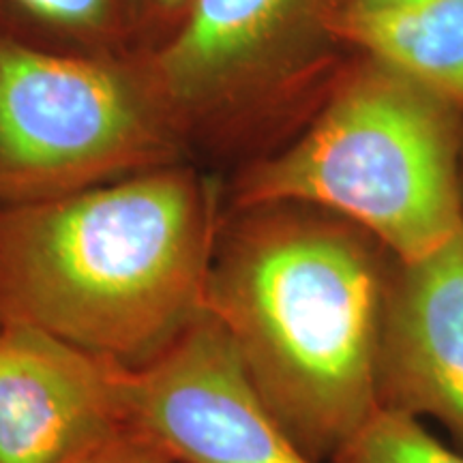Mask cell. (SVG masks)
<instances>
[{
  "label": "cell",
  "mask_w": 463,
  "mask_h": 463,
  "mask_svg": "<svg viewBox=\"0 0 463 463\" xmlns=\"http://www.w3.org/2000/svg\"><path fill=\"white\" fill-rule=\"evenodd\" d=\"M395 256L324 208L223 211L204 311L249 382L314 463L378 412V352Z\"/></svg>",
  "instance_id": "6da1fadb"
},
{
  "label": "cell",
  "mask_w": 463,
  "mask_h": 463,
  "mask_svg": "<svg viewBox=\"0 0 463 463\" xmlns=\"http://www.w3.org/2000/svg\"><path fill=\"white\" fill-rule=\"evenodd\" d=\"M223 217L187 164L0 211V322L136 369L200 320Z\"/></svg>",
  "instance_id": "7a4b0ae2"
},
{
  "label": "cell",
  "mask_w": 463,
  "mask_h": 463,
  "mask_svg": "<svg viewBox=\"0 0 463 463\" xmlns=\"http://www.w3.org/2000/svg\"><path fill=\"white\" fill-rule=\"evenodd\" d=\"M457 109L369 58L335 86L314 123L242 167L223 211L277 202L324 208L412 262L463 228Z\"/></svg>",
  "instance_id": "3957f363"
},
{
  "label": "cell",
  "mask_w": 463,
  "mask_h": 463,
  "mask_svg": "<svg viewBox=\"0 0 463 463\" xmlns=\"http://www.w3.org/2000/svg\"><path fill=\"white\" fill-rule=\"evenodd\" d=\"M140 61L0 37V211L184 164Z\"/></svg>",
  "instance_id": "277c9868"
},
{
  "label": "cell",
  "mask_w": 463,
  "mask_h": 463,
  "mask_svg": "<svg viewBox=\"0 0 463 463\" xmlns=\"http://www.w3.org/2000/svg\"><path fill=\"white\" fill-rule=\"evenodd\" d=\"M328 11V0H194L140 61L187 144L234 148L317 71L335 39Z\"/></svg>",
  "instance_id": "5b68a950"
},
{
  "label": "cell",
  "mask_w": 463,
  "mask_h": 463,
  "mask_svg": "<svg viewBox=\"0 0 463 463\" xmlns=\"http://www.w3.org/2000/svg\"><path fill=\"white\" fill-rule=\"evenodd\" d=\"M114 386L127 425L176 463H314L266 408L208 314L155 361L114 364Z\"/></svg>",
  "instance_id": "8992f818"
},
{
  "label": "cell",
  "mask_w": 463,
  "mask_h": 463,
  "mask_svg": "<svg viewBox=\"0 0 463 463\" xmlns=\"http://www.w3.org/2000/svg\"><path fill=\"white\" fill-rule=\"evenodd\" d=\"M123 427L114 363L0 322V463H65Z\"/></svg>",
  "instance_id": "52a82bcc"
},
{
  "label": "cell",
  "mask_w": 463,
  "mask_h": 463,
  "mask_svg": "<svg viewBox=\"0 0 463 463\" xmlns=\"http://www.w3.org/2000/svg\"><path fill=\"white\" fill-rule=\"evenodd\" d=\"M378 405L439 420L463 453V228L427 256L395 260L380 335Z\"/></svg>",
  "instance_id": "ba28073f"
},
{
  "label": "cell",
  "mask_w": 463,
  "mask_h": 463,
  "mask_svg": "<svg viewBox=\"0 0 463 463\" xmlns=\"http://www.w3.org/2000/svg\"><path fill=\"white\" fill-rule=\"evenodd\" d=\"M337 42L395 69L450 106H463V0H414L397 9L333 11Z\"/></svg>",
  "instance_id": "9c48e42d"
},
{
  "label": "cell",
  "mask_w": 463,
  "mask_h": 463,
  "mask_svg": "<svg viewBox=\"0 0 463 463\" xmlns=\"http://www.w3.org/2000/svg\"><path fill=\"white\" fill-rule=\"evenodd\" d=\"M0 37L90 56L142 52L136 0H0Z\"/></svg>",
  "instance_id": "30bf717a"
},
{
  "label": "cell",
  "mask_w": 463,
  "mask_h": 463,
  "mask_svg": "<svg viewBox=\"0 0 463 463\" xmlns=\"http://www.w3.org/2000/svg\"><path fill=\"white\" fill-rule=\"evenodd\" d=\"M328 463H463V453L438 442L419 419L378 410Z\"/></svg>",
  "instance_id": "8fae6325"
},
{
  "label": "cell",
  "mask_w": 463,
  "mask_h": 463,
  "mask_svg": "<svg viewBox=\"0 0 463 463\" xmlns=\"http://www.w3.org/2000/svg\"><path fill=\"white\" fill-rule=\"evenodd\" d=\"M65 463H176L148 433L127 425Z\"/></svg>",
  "instance_id": "7c38bea8"
},
{
  "label": "cell",
  "mask_w": 463,
  "mask_h": 463,
  "mask_svg": "<svg viewBox=\"0 0 463 463\" xmlns=\"http://www.w3.org/2000/svg\"><path fill=\"white\" fill-rule=\"evenodd\" d=\"M140 17L142 52L153 48L170 34L187 14L194 0H136Z\"/></svg>",
  "instance_id": "4fadbf2b"
},
{
  "label": "cell",
  "mask_w": 463,
  "mask_h": 463,
  "mask_svg": "<svg viewBox=\"0 0 463 463\" xmlns=\"http://www.w3.org/2000/svg\"><path fill=\"white\" fill-rule=\"evenodd\" d=\"M414 0H328V14L333 11H380V9H397Z\"/></svg>",
  "instance_id": "5bb4252c"
}]
</instances>
